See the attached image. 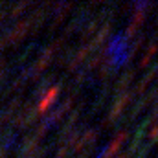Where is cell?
I'll list each match as a JSON object with an SVG mask.
<instances>
[{
    "label": "cell",
    "instance_id": "1",
    "mask_svg": "<svg viewBox=\"0 0 158 158\" xmlns=\"http://www.w3.org/2000/svg\"><path fill=\"white\" fill-rule=\"evenodd\" d=\"M63 42H64V39H59L57 42H52L50 46H46V48L40 52L37 63L28 70V72H30V79H37L40 76V72H42V70H46V68L50 66L52 59L55 57V53H57V50L61 48V44H63Z\"/></svg>",
    "mask_w": 158,
    "mask_h": 158
},
{
    "label": "cell",
    "instance_id": "2",
    "mask_svg": "<svg viewBox=\"0 0 158 158\" xmlns=\"http://www.w3.org/2000/svg\"><path fill=\"white\" fill-rule=\"evenodd\" d=\"M28 30H30V24H28V20H20V22H17L11 30H7L6 33H4V37H2V44H4V48H7V46H17L20 40L26 39V35H28Z\"/></svg>",
    "mask_w": 158,
    "mask_h": 158
},
{
    "label": "cell",
    "instance_id": "3",
    "mask_svg": "<svg viewBox=\"0 0 158 158\" xmlns=\"http://www.w3.org/2000/svg\"><path fill=\"white\" fill-rule=\"evenodd\" d=\"M131 99H132V92H125V94L116 96L114 105H112V109H110V112H109V116H107V121H105L103 125H110L112 121H116V119L123 114V110L127 109V105L131 103Z\"/></svg>",
    "mask_w": 158,
    "mask_h": 158
},
{
    "label": "cell",
    "instance_id": "4",
    "mask_svg": "<svg viewBox=\"0 0 158 158\" xmlns=\"http://www.w3.org/2000/svg\"><path fill=\"white\" fill-rule=\"evenodd\" d=\"M37 109L33 107V105H30V103H26V107L17 114V118H15V127H20V129H28L30 125H33L35 121H37Z\"/></svg>",
    "mask_w": 158,
    "mask_h": 158
},
{
    "label": "cell",
    "instance_id": "5",
    "mask_svg": "<svg viewBox=\"0 0 158 158\" xmlns=\"http://www.w3.org/2000/svg\"><path fill=\"white\" fill-rule=\"evenodd\" d=\"M72 107H74V96L66 98V99H64V101H63V103H61V105H59V107L50 114V116H48V118L44 119V121L48 123V127L55 125L57 121H61V119L66 116V112H70V110H72Z\"/></svg>",
    "mask_w": 158,
    "mask_h": 158
},
{
    "label": "cell",
    "instance_id": "6",
    "mask_svg": "<svg viewBox=\"0 0 158 158\" xmlns=\"http://www.w3.org/2000/svg\"><path fill=\"white\" fill-rule=\"evenodd\" d=\"M127 136H129V132L127 131H119L118 134H116V138L98 155V158H114L116 155H118V151H119V147H121V143L127 140Z\"/></svg>",
    "mask_w": 158,
    "mask_h": 158
},
{
    "label": "cell",
    "instance_id": "7",
    "mask_svg": "<svg viewBox=\"0 0 158 158\" xmlns=\"http://www.w3.org/2000/svg\"><path fill=\"white\" fill-rule=\"evenodd\" d=\"M59 92H61V85H53V86H50V90L42 96V99L37 103V107H35V109H37V114H42V112H46V110L50 109V105L57 99Z\"/></svg>",
    "mask_w": 158,
    "mask_h": 158
},
{
    "label": "cell",
    "instance_id": "8",
    "mask_svg": "<svg viewBox=\"0 0 158 158\" xmlns=\"http://www.w3.org/2000/svg\"><path fill=\"white\" fill-rule=\"evenodd\" d=\"M39 138L33 134V136H26L20 143H19V149H17V155L19 158H24V156H30V155H33L35 153V149H37V145H39Z\"/></svg>",
    "mask_w": 158,
    "mask_h": 158
},
{
    "label": "cell",
    "instance_id": "9",
    "mask_svg": "<svg viewBox=\"0 0 158 158\" xmlns=\"http://www.w3.org/2000/svg\"><path fill=\"white\" fill-rule=\"evenodd\" d=\"M96 140H98V131L96 129H88L83 136H79L77 142L74 143V151L81 153L83 149H90V145H94Z\"/></svg>",
    "mask_w": 158,
    "mask_h": 158
},
{
    "label": "cell",
    "instance_id": "10",
    "mask_svg": "<svg viewBox=\"0 0 158 158\" xmlns=\"http://www.w3.org/2000/svg\"><path fill=\"white\" fill-rule=\"evenodd\" d=\"M109 33H110V24H109V22H105V24L101 26V30L96 33V37L86 44V46L90 48V52H98V50H101V46H103L105 39L109 37Z\"/></svg>",
    "mask_w": 158,
    "mask_h": 158
},
{
    "label": "cell",
    "instance_id": "11",
    "mask_svg": "<svg viewBox=\"0 0 158 158\" xmlns=\"http://www.w3.org/2000/svg\"><path fill=\"white\" fill-rule=\"evenodd\" d=\"M46 15H48V6H40L39 9L28 19V24H30V28H33V31H39L40 30V24L44 22Z\"/></svg>",
    "mask_w": 158,
    "mask_h": 158
},
{
    "label": "cell",
    "instance_id": "12",
    "mask_svg": "<svg viewBox=\"0 0 158 158\" xmlns=\"http://www.w3.org/2000/svg\"><path fill=\"white\" fill-rule=\"evenodd\" d=\"M53 9H55V15H57V17H53L52 30H55V26H59V24L64 20L66 13L72 9V4H68V2H61V4H55V6H53Z\"/></svg>",
    "mask_w": 158,
    "mask_h": 158
},
{
    "label": "cell",
    "instance_id": "13",
    "mask_svg": "<svg viewBox=\"0 0 158 158\" xmlns=\"http://www.w3.org/2000/svg\"><path fill=\"white\" fill-rule=\"evenodd\" d=\"M19 107H20V98H15V99H11L4 109H2V112H0V121L2 123H6V121H9L11 116H15V112L19 110Z\"/></svg>",
    "mask_w": 158,
    "mask_h": 158
},
{
    "label": "cell",
    "instance_id": "14",
    "mask_svg": "<svg viewBox=\"0 0 158 158\" xmlns=\"http://www.w3.org/2000/svg\"><path fill=\"white\" fill-rule=\"evenodd\" d=\"M118 70H119L118 64H116V63H112V61H109L107 57H105V59H103V63L99 64V76H101V79H105V81H107L109 77H112Z\"/></svg>",
    "mask_w": 158,
    "mask_h": 158
},
{
    "label": "cell",
    "instance_id": "15",
    "mask_svg": "<svg viewBox=\"0 0 158 158\" xmlns=\"http://www.w3.org/2000/svg\"><path fill=\"white\" fill-rule=\"evenodd\" d=\"M155 74H156V66H151V70L147 72V76L142 79L136 86H134V90H132V96H142L143 92H145V88H147V85L155 79Z\"/></svg>",
    "mask_w": 158,
    "mask_h": 158
},
{
    "label": "cell",
    "instance_id": "16",
    "mask_svg": "<svg viewBox=\"0 0 158 158\" xmlns=\"http://www.w3.org/2000/svg\"><path fill=\"white\" fill-rule=\"evenodd\" d=\"M134 79V70H129V72H125L121 77H119V81L116 83V86H114V90H116V94H125V90L129 88V85H131V81Z\"/></svg>",
    "mask_w": 158,
    "mask_h": 158
},
{
    "label": "cell",
    "instance_id": "17",
    "mask_svg": "<svg viewBox=\"0 0 158 158\" xmlns=\"http://www.w3.org/2000/svg\"><path fill=\"white\" fill-rule=\"evenodd\" d=\"M99 24H101V22H99L98 19H94V20H90L86 26H83V39H88L92 33H96V30L99 28Z\"/></svg>",
    "mask_w": 158,
    "mask_h": 158
},
{
    "label": "cell",
    "instance_id": "18",
    "mask_svg": "<svg viewBox=\"0 0 158 158\" xmlns=\"http://www.w3.org/2000/svg\"><path fill=\"white\" fill-rule=\"evenodd\" d=\"M155 53H156V44H155V42H151V44H149V48H147V53H145V55L142 57V61H140V66H142V68H145V66L151 63V59H153V55H155Z\"/></svg>",
    "mask_w": 158,
    "mask_h": 158
},
{
    "label": "cell",
    "instance_id": "19",
    "mask_svg": "<svg viewBox=\"0 0 158 158\" xmlns=\"http://www.w3.org/2000/svg\"><path fill=\"white\" fill-rule=\"evenodd\" d=\"M28 7H30V4H28V2H20V4H17L15 7H11V11H9V15H7V17L17 19V17H20V15H22Z\"/></svg>",
    "mask_w": 158,
    "mask_h": 158
},
{
    "label": "cell",
    "instance_id": "20",
    "mask_svg": "<svg viewBox=\"0 0 158 158\" xmlns=\"http://www.w3.org/2000/svg\"><path fill=\"white\" fill-rule=\"evenodd\" d=\"M153 145H155V143H151V142H149L147 145L140 147V149H138V155H136V158H147V155H149V153H151V149H153Z\"/></svg>",
    "mask_w": 158,
    "mask_h": 158
},
{
    "label": "cell",
    "instance_id": "21",
    "mask_svg": "<svg viewBox=\"0 0 158 158\" xmlns=\"http://www.w3.org/2000/svg\"><path fill=\"white\" fill-rule=\"evenodd\" d=\"M6 72H7V63L4 59H0V83H2V79L6 77Z\"/></svg>",
    "mask_w": 158,
    "mask_h": 158
},
{
    "label": "cell",
    "instance_id": "22",
    "mask_svg": "<svg viewBox=\"0 0 158 158\" xmlns=\"http://www.w3.org/2000/svg\"><path fill=\"white\" fill-rule=\"evenodd\" d=\"M156 132H158L156 125H153L151 131H149V142H151V143H155V140H156Z\"/></svg>",
    "mask_w": 158,
    "mask_h": 158
},
{
    "label": "cell",
    "instance_id": "23",
    "mask_svg": "<svg viewBox=\"0 0 158 158\" xmlns=\"http://www.w3.org/2000/svg\"><path fill=\"white\" fill-rule=\"evenodd\" d=\"M4 19H6V13H4V11L0 9V24H2V20H4Z\"/></svg>",
    "mask_w": 158,
    "mask_h": 158
},
{
    "label": "cell",
    "instance_id": "24",
    "mask_svg": "<svg viewBox=\"0 0 158 158\" xmlns=\"http://www.w3.org/2000/svg\"><path fill=\"white\" fill-rule=\"evenodd\" d=\"M116 158H131V156H129L127 153H121V155H119V156H116Z\"/></svg>",
    "mask_w": 158,
    "mask_h": 158
},
{
    "label": "cell",
    "instance_id": "25",
    "mask_svg": "<svg viewBox=\"0 0 158 158\" xmlns=\"http://www.w3.org/2000/svg\"><path fill=\"white\" fill-rule=\"evenodd\" d=\"M2 125H4V123H2V121H0V131H2Z\"/></svg>",
    "mask_w": 158,
    "mask_h": 158
}]
</instances>
